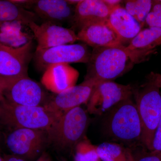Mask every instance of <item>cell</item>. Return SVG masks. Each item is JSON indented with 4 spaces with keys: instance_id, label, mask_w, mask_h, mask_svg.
I'll return each mask as SVG.
<instances>
[{
    "instance_id": "obj_25",
    "label": "cell",
    "mask_w": 161,
    "mask_h": 161,
    "mask_svg": "<svg viewBox=\"0 0 161 161\" xmlns=\"http://www.w3.org/2000/svg\"><path fill=\"white\" fill-rule=\"evenodd\" d=\"M144 153L136 161H161L160 153L153 150Z\"/></svg>"
},
{
    "instance_id": "obj_5",
    "label": "cell",
    "mask_w": 161,
    "mask_h": 161,
    "mask_svg": "<svg viewBox=\"0 0 161 161\" xmlns=\"http://www.w3.org/2000/svg\"><path fill=\"white\" fill-rule=\"evenodd\" d=\"M136 104L142 125L141 142L149 151L161 119V93L160 88L148 82L137 92Z\"/></svg>"
},
{
    "instance_id": "obj_27",
    "label": "cell",
    "mask_w": 161,
    "mask_h": 161,
    "mask_svg": "<svg viewBox=\"0 0 161 161\" xmlns=\"http://www.w3.org/2000/svg\"><path fill=\"white\" fill-rule=\"evenodd\" d=\"M7 78H0V103L4 98L3 92L7 85Z\"/></svg>"
},
{
    "instance_id": "obj_14",
    "label": "cell",
    "mask_w": 161,
    "mask_h": 161,
    "mask_svg": "<svg viewBox=\"0 0 161 161\" xmlns=\"http://www.w3.org/2000/svg\"><path fill=\"white\" fill-rule=\"evenodd\" d=\"M79 75L78 70L69 64H52L44 71L41 82L47 90L58 94L75 86Z\"/></svg>"
},
{
    "instance_id": "obj_7",
    "label": "cell",
    "mask_w": 161,
    "mask_h": 161,
    "mask_svg": "<svg viewBox=\"0 0 161 161\" xmlns=\"http://www.w3.org/2000/svg\"><path fill=\"white\" fill-rule=\"evenodd\" d=\"M7 79L3 96L7 101L31 107L44 106L47 103L44 90L28 76Z\"/></svg>"
},
{
    "instance_id": "obj_6",
    "label": "cell",
    "mask_w": 161,
    "mask_h": 161,
    "mask_svg": "<svg viewBox=\"0 0 161 161\" xmlns=\"http://www.w3.org/2000/svg\"><path fill=\"white\" fill-rule=\"evenodd\" d=\"M91 53L86 44H68L43 50H36L33 58L39 70L45 71L52 64L87 63Z\"/></svg>"
},
{
    "instance_id": "obj_19",
    "label": "cell",
    "mask_w": 161,
    "mask_h": 161,
    "mask_svg": "<svg viewBox=\"0 0 161 161\" xmlns=\"http://www.w3.org/2000/svg\"><path fill=\"white\" fill-rule=\"evenodd\" d=\"M39 19L33 12L12 2L0 0V23L17 22L28 26Z\"/></svg>"
},
{
    "instance_id": "obj_15",
    "label": "cell",
    "mask_w": 161,
    "mask_h": 161,
    "mask_svg": "<svg viewBox=\"0 0 161 161\" xmlns=\"http://www.w3.org/2000/svg\"><path fill=\"white\" fill-rule=\"evenodd\" d=\"M114 7L104 0H81L75 6L72 23L80 30L90 23L107 22Z\"/></svg>"
},
{
    "instance_id": "obj_30",
    "label": "cell",
    "mask_w": 161,
    "mask_h": 161,
    "mask_svg": "<svg viewBox=\"0 0 161 161\" xmlns=\"http://www.w3.org/2000/svg\"><path fill=\"white\" fill-rule=\"evenodd\" d=\"M37 161H51L49 157L46 153H43Z\"/></svg>"
},
{
    "instance_id": "obj_12",
    "label": "cell",
    "mask_w": 161,
    "mask_h": 161,
    "mask_svg": "<svg viewBox=\"0 0 161 161\" xmlns=\"http://www.w3.org/2000/svg\"><path fill=\"white\" fill-rule=\"evenodd\" d=\"M33 33L37 42L36 50H43L54 47L73 44L78 40L73 30L48 22L39 25L32 22L28 26Z\"/></svg>"
},
{
    "instance_id": "obj_17",
    "label": "cell",
    "mask_w": 161,
    "mask_h": 161,
    "mask_svg": "<svg viewBox=\"0 0 161 161\" xmlns=\"http://www.w3.org/2000/svg\"><path fill=\"white\" fill-rule=\"evenodd\" d=\"M161 45V28L149 27L142 30L126 47L141 63L155 53L156 47Z\"/></svg>"
},
{
    "instance_id": "obj_13",
    "label": "cell",
    "mask_w": 161,
    "mask_h": 161,
    "mask_svg": "<svg viewBox=\"0 0 161 161\" xmlns=\"http://www.w3.org/2000/svg\"><path fill=\"white\" fill-rule=\"evenodd\" d=\"M65 0L30 1L25 6L32 9L38 18L44 22L61 26L66 22H73L75 6Z\"/></svg>"
},
{
    "instance_id": "obj_28",
    "label": "cell",
    "mask_w": 161,
    "mask_h": 161,
    "mask_svg": "<svg viewBox=\"0 0 161 161\" xmlns=\"http://www.w3.org/2000/svg\"><path fill=\"white\" fill-rule=\"evenodd\" d=\"M3 159L4 161H25L22 158L14 154L5 155Z\"/></svg>"
},
{
    "instance_id": "obj_26",
    "label": "cell",
    "mask_w": 161,
    "mask_h": 161,
    "mask_svg": "<svg viewBox=\"0 0 161 161\" xmlns=\"http://www.w3.org/2000/svg\"><path fill=\"white\" fill-rule=\"evenodd\" d=\"M147 78L149 82L159 88H161V74L151 72Z\"/></svg>"
},
{
    "instance_id": "obj_20",
    "label": "cell",
    "mask_w": 161,
    "mask_h": 161,
    "mask_svg": "<svg viewBox=\"0 0 161 161\" xmlns=\"http://www.w3.org/2000/svg\"><path fill=\"white\" fill-rule=\"evenodd\" d=\"M97 150L103 161H134L131 153L118 144L104 142L97 147Z\"/></svg>"
},
{
    "instance_id": "obj_3",
    "label": "cell",
    "mask_w": 161,
    "mask_h": 161,
    "mask_svg": "<svg viewBox=\"0 0 161 161\" xmlns=\"http://www.w3.org/2000/svg\"><path fill=\"white\" fill-rule=\"evenodd\" d=\"M88 124L85 110L76 107L64 112L46 130L47 138L59 149H73L84 137Z\"/></svg>"
},
{
    "instance_id": "obj_10",
    "label": "cell",
    "mask_w": 161,
    "mask_h": 161,
    "mask_svg": "<svg viewBox=\"0 0 161 161\" xmlns=\"http://www.w3.org/2000/svg\"><path fill=\"white\" fill-rule=\"evenodd\" d=\"M46 139V131L23 128L12 130L5 143L12 154L33 159L41 152Z\"/></svg>"
},
{
    "instance_id": "obj_29",
    "label": "cell",
    "mask_w": 161,
    "mask_h": 161,
    "mask_svg": "<svg viewBox=\"0 0 161 161\" xmlns=\"http://www.w3.org/2000/svg\"><path fill=\"white\" fill-rule=\"evenodd\" d=\"M104 1L108 5L113 7L120 5V3L123 2L119 0H104Z\"/></svg>"
},
{
    "instance_id": "obj_11",
    "label": "cell",
    "mask_w": 161,
    "mask_h": 161,
    "mask_svg": "<svg viewBox=\"0 0 161 161\" xmlns=\"http://www.w3.org/2000/svg\"><path fill=\"white\" fill-rule=\"evenodd\" d=\"M99 82L92 79L84 80L82 83L57 94L44 106L52 112L64 113L87 103Z\"/></svg>"
},
{
    "instance_id": "obj_1",
    "label": "cell",
    "mask_w": 161,
    "mask_h": 161,
    "mask_svg": "<svg viewBox=\"0 0 161 161\" xmlns=\"http://www.w3.org/2000/svg\"><path fill=\"white\" fill-rule=\"evenodd\" d=\"M136 63V58L125 45L93 48L85 80L92 79L99 83L112 81Z\"/></svg>"
},
{
    "instance_id": "obj_8",
    "label": "cell",
    "mask_w": 161,
    "mask_h": 161,
    "mask_svg": "<svg viewBox=\"0 0 161 161\" xmlns=\"http://www.w3.org/2000/svg\"><path fill=\"white\" fill-rule=\"evenodd\" d=\"M33 43L31 40L18 47L0 43V78L27 77L28 65L32 58Z\"/></svg>"
},
{
    "instance_id": "obj_4",
    "label": "cell",
    "mask_w": 161,
    "mask_h": 161,
    "mask_svg": "<svg viewBox=\"0 0 161 161\" xmlns=\"http://www.w3.org/2000/svg\"><path fill=\"white\" fill-rule=\"evenodd\" d=\"M108 112L106 125L111 137L125 144L141 142L140 119L136 104L131 98L119 103Z\"/></svg>"
},
{
    "instance_id": "obj_31",
    "label": "cell",
    "mask_w": 161,
    "mask_h": 161,
    "mask_svg": "<svg viewBox=\"0 0 161 161\" xmlns=\"http://www.w3.org/2000/svg\"><path fill=\"white\" fill-rule=\"evenodd\" d=\"M0 161H4V159H3V157H2L1 155H0Z\"/></svg>"
},
{
    "instance_id": "obj_9",
    "label": "cell",
    "mask_w": 161,
    "mask_h": 161,
    "mask_svg": "<svg viewBox=\"0 0 161 161\" xmlns=\"http://www.w3.org/2000/svg\"><path fill=\"white\" fill-rule=\"evenodd\" d=\"M133 89L113 81L98 84L88 102L87 111L91 114L102 115L108 112L122 101L131 98Z\"/></svg>"
},
{
    "instance_id": "obj_16",
    "label": "cell",
    "mask_w": 161,
    "mask_h": 161,
    "mask_svg": "<svg viewBox=\"0 0 161 161\" xmlns=\"http://www.w3.org/2000/svg\"><path fill=\"white\" fill-rule=\"evenodd\" d=\"M77 36L78 40L93 48L123 45L108 22L85 25L79 30Z\"/></svg>"
},
{
    "instance_id": "obj_23",
    "label": "cell",
    "mask_w": 161,
    "mask_h": 161,
    "mask_svg": "<svg viewBox=\"0 0 161 161\" xmlns=\"http://www.w3.org/2000/svg\"><path fill=\"white\" fill-rule=\"evenodd\" d=\"M146 24L149 27L161 28V1H153L152 9L147 16Z\"/></svg>"
},
{
    "instance_id": "obj_2",
    "label": "cell",
    "mask_w": 161,
    "mask_h": 161,
    "mask_svg": "<svg viewBox=\"0 0 161 161\" xmlns=\"http://www.w3.org/2000/svg\"><path fill=\"white\" fill-rule=\"evenodd\" d=\"M63 114L44 106L15 104L4 97L0 103V123L11 130L23 128L46 131Z\"/></svg>"
},
{
    "instance_id": "obj_21",
    "label": "cell",
    "mask_w": 161,
    "mask_h": 161,
    "mask_svg": "<svg viewBox=\"0 0 161 161\" xmlns=\"http://www.w3.org/2000/svg\"><path fill=\"white\" fill-rule=\"evenodd\" d=\"M124 8L143 27L153 6L151 0H128L124 1Z\"/></svg>"
},
{
    "instance_id": "obj_24",
    "label": "cell",
    "mask_w": 161,
    "mask_h": 161,
    "mask_svg": "<svg viewBox=\"0 0 161 161\" xmlns=\"http://www.w3.org/2000/svg\"><path fill=\"white\" fill-rule=\"evenodd\" d=\"M152 146V151H156L161 153V119L156 130Z\"/></svg>"
},
{
    "instance_id": "obj_18",
    "label": "cell",
    "mask_w": 161,
    "mask_h": 161,
    "mask_svg": "<svg viewBox=\"0 0 161 161\" xmlns=\"http://www.w3.org/2000/svg\"><path fill=\"white\" fill-rule=\"evenodd\" d=\"M107 22L123 44L127 41L130 42L142 28L120 4L113 8Z\"/></svg>"
},
{
    "instance_id": "obj_22",
    "label": "cell",
    "mask_w": 161,
    "mask_h": 161,
    "mask_svg": "<svg viewBox=\"0 0 161 161\" xmlns=\"http://www.w3.org/2000/svg\"><path fill=\"white\" fill-rule=\"evenodd\" d=\"M97 147L83 138L75 147V161H100Z\"/></svg>"
}]
</instances>
